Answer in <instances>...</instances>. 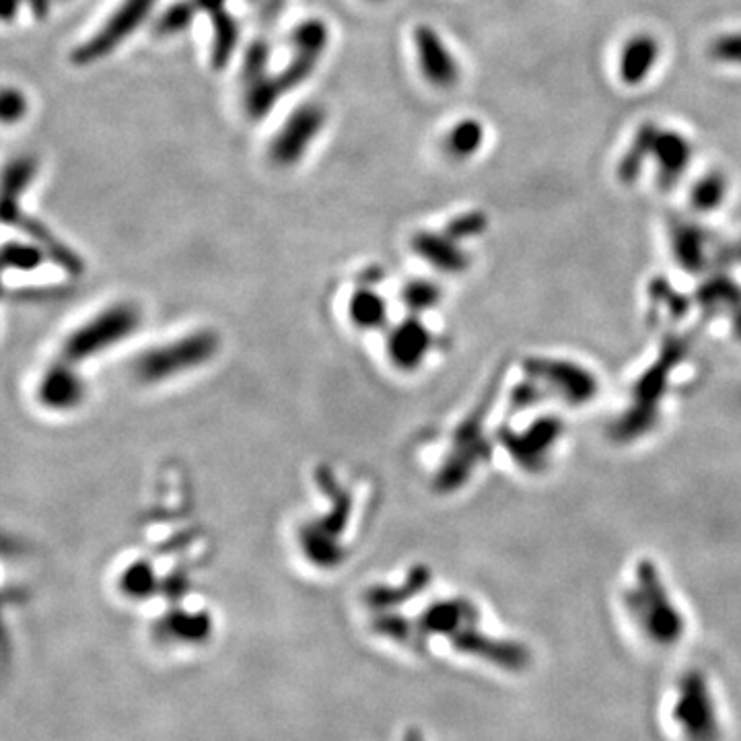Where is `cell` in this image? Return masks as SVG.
Returning <instances> with one entry per match:
<instances>
[{
  "label": "cell",
  "mask_w": 741,
  "mask_h": 741,
  "mask_svg": "<svg viewBox=\"0 0 741 741\" xmlns=\"http://www.w3.org/2000/svg\"><path fill=\"white\" fill-rule=\"evenodd\" d=\"M626 608L651 645L667 649L682 641L686 632L684 614L651 564H641L634 575V585L626 593Z\"/></svg>",
  "instance_id": "obj_1"
},
{
  "label": "cell",
  "mask_w": 741,
  "mask_h": 741,
  "mask_svg": "<svg viewBox=\"0 0 741 741\" xmlns=\"http://www.w3.org/2000/svg\"><path fill=\"white\" fill-rule=\"evenodd\" d=\"M672 721L684 741H721L723 723L709 678L700 669H688L676 684Z\"/></svg>",
  "instance_id": "obj_2"
},
{
  "label": "cell",
  "mask_w": 741,
  "mask_h": 741,
  "mask_svg": "<svg viewBox=\"0 0 741 741\" xmlns=\"http://www.w3.org/2000/svg\"><path fill=\"white\" fill-rule=\"evenodd\" d=\"M140 322H143V313L134 303L110 305L64 340L60 359L81 365L83 361L130 338L138 330Z\"/></svg>",
  "instance_id": "obj_3"
},
{
  "label": "cell",
  "mask_w": 741,
  "mask_h": 741,
  "mask_svg": "<svg viewBox=\"0 0 741 741\" xmlns=\"http://www.w3.org/2000/svg\"><path fill=\"white\" fill-rule=\"evenodd\" d=\"M219 336L210 330L192 332L184 338L143 352L134 363V373L143 383H161L175 375L206 365L219 352Z\"/></svg>",
  "instance_id": "obj_4"
},
{
  "label": "cell",
  "mask_w": 741,
  "mask_h": 741,
  "mask_svg": "<svg viewBox=\"0 0 741 741\" xmlns=\"http://www.w3.org/2000/svg\"><path fill=\"white\" fill-rule=\"evenodd\" d=\"M155 5L157 0H124L118 11L103 23V27L95 35H91L87 42L73 50L70 60L77 66H87L108 58L149 19Z\"/></svg>",
  "instance_id": "obj_5"
},
{
  "label": "cell",
  "mask_w": 741,
  "mask_h": 741,
  "mask_svg": "<svg viewBox=\"0 0 741 741\" xmlns=\"http://www.w3.org/2000/svg\"><path fill=\"white\" fill-rule=\"evenodd\" d=\"M328 114L320 103H305L285 122L270 145V159L278 167H291L303 159L309 145L320 136Z\"/></svg>",
  "instance_id": "obj_6"
},
{
  "label": "cell",
  "mask_w": 741,
  "mask_h": 741,
  "mask_svg": "<svg viewBox=\"0 0 741 741\" xmlns=\"http://www.w3.org/2000/svg\"><path fill=\"white\" fill-rule=\"evenodd\" d=\"M414 44L422 75L435 89H453L460 83V64L441 40L437 29L431 25H418L414 29Z\"/></svg>",
  "instance_id": "obj_7"
},
{
  "label": "cell",
  "mask_w": 741,
  "mask_h": 741,
  "mask_svg": "<svg viewBox=\"0 0 741 741\" xmlns=\"http://www.w3.org/2000/svg\"><path fill=\"white\" fill-rule=\"evenodd\" d=\"M38 400L52 412H68L85 400V381L77 373V365L64 359L56 361L40 379Z\"/></svg>",
  "instance_id": "obj_8"
},
{
  "label": "cell",
  "mask_w": 741,
  "mask_h": 741,
  "mask_svg": "<svg viewBox=\"0 0 741 741\" xmlns=\"http://www.w3.org/2000/svg\"><path fill=\"white\" fill-rule=\"evenodd\" d=\"M694 149L690 140L678 130H659L653 159L657 163V184L663 190L674 188L686 173Z\"/></svg>",
  "instance_id": "obj_9"
},
{
  "label": "cell",
  "mask_w": 741,
  "mask_h": 741,
  "mask_svg": "<svg viewBox=\"0 0 741 741\" xmlns=\"http://www.w3.org/2000/svg\"><path fill=\"white\" fill-rule=\"evenodd\" d=\"M431 332L414 317L396 326L387 338V355L394 367L402 371H414L422 365L431 350Z\"/></svg>",
  "instance_id": "obj_10"
},
{
  "label": "cell",
  "mask_w": 741,
  "mask_h": 741,
  "mask_svg": "<svg viewBox=\"0 0 741 741\" xmlns=\"http://www.w3.org/2000/svg\"><path fill=\"white\" fill-rule=\"evenodd\" d=\"M478 624L476 610L466 602V599H447V602H437L427 612L420 616L418 626L425 634H435V637H457L464 630Z\"/></svg>",
  "instance_id": "obj_11"
},
{
  "label": "cell",
  "mask_w": 741,
  "mask_h": 741,
  "mask_svg": "<svg viewBox=\"0 0 741 741\" xmlns=\"http://www.w3.org/2000/svg\"><path fill=\"white\" fill-rule=\"evenodd\" d=\"M155 632L165 643L196 647L213 637V618L206 612L171 610L157 622Z\"/></svg>",
  "instance_id": "obj_12"
},
{
  "label": "cell",
  "mask_w": 741,
  "mask_h": 741,
  "mask_svg": "<svg viewBox=\"0 0 741 741\" xmlns=\"http://www.w3.org/2000/svg\"><path fill=\"white\" fill-rule=\"evenodd\" d=\"M659 54H661V46L653 35L639 33V35H634V38H630L624 44L620 52V62H618L620 79L624 81V85H630V87L643 85L653 73Z\"/></svg>",
  "instance_id": "obj_13"
},
{
  "label": "cell",
  "mask_w": 741,
  "mask_h": 741,
  "mask_svg": "<svg viewBox=\"0 0 741 741\" xmlns=\"http://www.w3.org/2000/svg\"><path fill=\"white\" fill-rule=\"evenodd\" d=\"M303 554L317 569H336L344 562V550L326 525H309L301 532Z\"/></svg>",
  "instance_id": "obj_14"
},
{
  "label": "cell",
  "mask_w": 741,
  "mask_h": 741,
  "mask_svg": "<svg viewBox=\"0 0 741 741\" xmlns=\"http://www.w3.org/2000/svg\"><path fill=\"white\" fill-rule=\"evenodd\" d=\"M659 130L661 128L653 122H645V124L639 126L628 151L624 153V157L620 159V165H618V178L622 180V184H634L639 180V175L643 173L645 163L653 157Z\"/></svg>",
  "instance_id": "obj_15"
},
{
  "label": "cell",
  "mask_w": 741,
  "mask_h": 741,
  "mask_svg": "<svg viewBox=\"0 0 741 741\" xmlns=\"http://www.w3.org/2000/svg\"><path fill=\"white\" fill-rule=\"evenodd\" d=\"M451 239L453 237L447 233L437 235V233L422 231L414 235L412 245H414V252L425 258L427 262H431L435 268L453 272V270H460L466 264V256L464 252L457 250Z\"/></svg>",
  "instance_id": "obj_16"
},
{
  "label": "cell",
  "mask_w": 741,
  "mask_h": 741,
  "mask_svg": "<svg viewBox=\"0 0 741 741\" xmlns=\"http://www.w3.org/2000/svg\"><path fill=\"white\" fill-rule=\"evenodd\" d=\"M210 23H213V44H210V66L215 70H225L229 62L235 56V50L239 46L241 38V27L233 13L227 9L210 15Z\"/></svg>",
  "instance_id": "obj_17"
},
{
  "label": "cell",
  "mask_w": 741,
  "mask_h": 741,
  "mask_svg": "<svg viewBox=\"0 0 741 741\" xmlns=\"http://www.w3.org/2000/svg\"><path fill=\"white\" fill-rule=\"evenodd\" d=\"M285 95L278 77H262L245 85L243 93V110L252 120H264L278 103V99Z\"/></svg>",
  "instance_id": "obj_18"
},
{
  "label": "cell",
  "mask_w": 741,
  "mask_h": 741,
  "mask_svg": "<svg viewBox=\"0 0 741 741\" xmlns=\"http://www.w3.org/2000/svg\"><path fill=\"white\" fill-rule=\"evenodd\" d=\"M330 44V29L322 19H305L291 31V48L297 56L320 60Z\"/></svg>",
  "instance_id": "obj_19"
},
{
  "label": "cell",
  "mask_w": 741,
  "mask_h": 741,
  "mask_svg": "<svg viewBox=\"0 0 741 741\" xmlns=\"http://www.w3.org/2000/svg\"><path fill=\"white\" fill-rule=\"evenodd\" d=\"M348 315L350 322L357 328L377 330L383 328L387 322V305L377 293L369 289H359L348 303Z\"/></svg>",
  "instance_id": "obj_20"
},
{
  "label": "cell",
  "mask_w": 741,
  "mask_h": 741,
  "mask_svg": "<svg viewBox=\"0 0 741 741\" xmlns=\"http://www.w3.org/2000/svg\"><path fill=\"white\" fill-rule=\"evenodd\" d=\"M484 136V124L480 120L466 118L449 130L445 138V149L453 159H470L482 149Z\"/></svg>",
  "instance_id": "obj_21"
},
{
  "label": "cell",
  "mask_w": 741,
  "mask_h": 741,
  "mask_svg": "<svg viewBox=\"0 0 741 741\" xmlns=\"http://www.w3.org/2000/svg\"><path fill=\"white\" fill-rule=\"evenodd\" d=\"M118 585L122 595L134 599V602H140V599H149L155 595V591L159 589V579L149 562L138 560L128 564L124 573L120 575Z\"/></svg>",
  "instance_id": "obj_22"
},
{
  "label": "cell",
  "mask_w": 741,
  "mask_h": 741,
  "mask_svg": "<svg viewBox=\"0 0 741 741\" xmlns=\"http://www.w3.org/2000/svg\"><path fill=\"white\" fill-rule=\"evenodd\" d=\"M373 628H375L377 634H381V637L392 639V641H396L400 645H406L410 649H418V643L422 639V634H425V632L420 630V626L410 624V620H406L400 614L379 616L373 622Z\"/></svg>",
  "instance_id": "obj_23"
},
{
  "label": "cell",
  "mask_w": 741,
  "mask_h": 741,
  "mask_svg": "<svg viewBox=\"0 0 741 741\" xmlns=\"http://www.w3.org/2000/svg\"><path fill=\"white\" fill-rule=\"evenodd\" d=\"M196 13L200 11L194 0H175V3H171L165 9V13L155 21V33L161 35V38L178 35L192 25Z\"/></svg>",
  "instance_id": "obj_24"
},
{
  "label": "cell",
  "mask_w": 741,
  "mask_h": 741,
  "mask_svg": "<svg viewBox=\"0 0 741 741\" xmlns=\"http://www.w3.org/2000/svg\"><path fill=\"white\" fill-rule=\"evenodd\" d=\"M48 252L40 243H21V241H9L3 250V262L5 268L19 270V272H29L40 268L42 262L46 260Z\"/></svg>",
  "instance_id": "obj_25"
},
{
  "label": "cell",
  "mask_w": 741,
  "mask_h": 741,
  "mask_svg": "<svg viewBox=\"0 0 741 741\" xmlns=\"http://www.w3.org/2000/svg\"><path fill=\"white\" fill-rule=\"evenodd\" d=\"M727 196V178L721 171L702 175L692 190V204L696 210H713Z\"/></svg>",
  "instance_id": "obj_26"
},
{
  "label": "cell",
  "mask_w": 741,
  "mask_h": 741,
  "mask_svg": "<svg viewBox=\"0 0 741 741\" xmlns=\"http://www.w3.org/2000/svg\"><path fill=\"white\" fill-rule=\"evenodd\" d=\"M35 173H38V163L31 157H19L11 161L5 169V196L21 198V194L33 182Z\"/></svg>",
  "instance_id": "obj_27"
},
{
  "label": "cell",
  "mask_w": 741,
  "mask_h": 741,
  "mask_svg": "<svg viewBox=\"0 0 741 741\" xmlns=\"http://www.w3.org/2000/svg\"><path fill=\"white\" fill-rule=\"evenodd\" d=\"M270 64V44L264 40H256L247 46L241 62V79L243 83H252L268 75Z\"/></svg>",
  "instance_id": "obj_28"
},
{
  "label": "cell",
  "mask_w": 741,
  "mask_h": 741,
  "mask_svg": "<svg viewBox=\"0 0 741 741\" xmlns=\"http://www.w3.org/2000/svg\"><path fill=\"white\" fill-rule=\"evenodd\" d=\"M402 299L412 313H420V311H427V309L435 307L441 297H439V289L435 285H431V282L414 280L404 289Z\"/></svg>",
  "instance_id": "obj_29"
},
{
  "label": "cell",
  "mask_w": 741,
  "mask_h": 741,
  "mask_svg": "<svg viewBox=\"0 0 741 741\" xmlns=\"http://www.w3.org/2000/svg\"><path fill=\"white\" fill-rule=\"evenodd\" d=\"M317 62H320V60L293 54V58H291V62L287 64V68L282 70L280 75H276L278 81H280V85H282V89H285V93H289V91L301 87V85H303V83L313 75V70H315Z\"/></svg>",
  "instance_id": "obj_30"
},
{
  "label": "cell",
  "mask_w": 741,
  "mask_h": 741,
  "mask_svg": "<svg viewBox=\"0 0 741 741\" xmlns=\"http://www.w3.org/2000/svg\"><path fill=\"white\" fill-rule=\"evenodd\" d=\"M709 54L717 62L741 66V31L719 35L717 40H713Z\"/></svg>",
  "instance_id": "obj_31"
},
{
  "label": "cell",
  "mask_w": 741,
  "mask_h": 741,
  "mask_svg": "<svg viewBox=\"0 0 741 741\" xmlns=\"http://www.w3.org/2000/svg\"><path fill=\"white\" fill-rule=\"evenodd\" d=\"M27 114V99L19 89L7 87L3 91V101H0V116L5 124H17Z\"/></svg>",
  "instance_id": "obj_32"
},
{
  "label": "cell",
  "mask_w": 741,
  "mask_h": 741,
  "mask_svg": "<svg viewBox=\"0 0 741 741\" xmlns=\"http://www.w3.org/2000/svg\"><path fill=\"white\" fill-rule=\"evenodd\" d=\"M486 227V217L482 213H468V215H462L457 217L449 223L447 227V235L460 239V237H472V235H478L482 233Z\"/></svg>",
  "instance_id": "obj_33"
},
{
  "label": "cell",
  "mask_w": 741,
  "mask_h": 741,
  "mask_svg": "<svg viewBox=\"0 0 741 741\" xmlns=\"http://www.w3.org/2000/svg\"><path fill=\"white\" fill-rule=\"evenodd\" d=\"M25 3L29 5L33 17L40 19V21L48 19V15L52 11V0H25Z\"/></svg>",
  "instance_id": "obj_34"
},
{
  "label": "cell",
  "mask_w": 741,
  "mask_h": 741,
  "mask_svg": "<svg viewBox=\"0 0 741 741\" xmlns=\"http://www.w3.org/2000/svg\"><path fill=\"white\" fill-rule=\"evenodd\" d=\"M196 7L200 13H206V15H215L219 11L225 9V3L227 0H194Z\"/></svg>",
  "instance_id": "obj_35"
},
{
  "label": "cell",
  "mask_w": 741,
  "mask_h": 741,
  "mask_svg": "<svg viewBox=\"0 0 741 741\" xmlns=\"http://www.w3.org/2000/svg\"><path fill=\"white\" fill-rule=\"evenodd\" d=\"M25 3V0H3V19L9 23L15 19L19 7Z\"/></svg>",
  "instance_id": "obj_36"
},
{
  "label": "cell",
  "mask_w": 741,
  "mask_h": 741,
  "mask_svg": "<svg viewBox=\"0 0 741 741\" xmlns=\"http://www.w3.org/2000/svg\"><path fill=\"white\" fill-rule=\"evenodd\" d=\"M404 741H422V735H420V731H418V729H410V731L406 733Z\"/></svg>",
  "instance_id": "obj_37"
}]
</instances>
